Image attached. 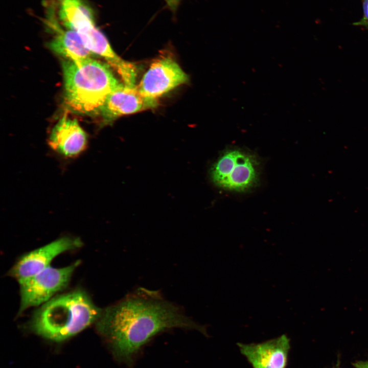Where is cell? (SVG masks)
I'll use <instances>...</instances> for the list:
<instances>
[{"label":"cell","mask_w":368,"mask_h":368,"mask_svg":"<svg viewBox=\"0 0 368 368\" xmlns=\"http://www.w3.org/2000/svg\"><path fill=\"white\" fill-rule=\"evenodd\" d=\"M96 323L115 356L129 365L139 350L160 332L181 328L207 335L205 327L187 316L178 306L159 292L143 288L102 310Z\"/></svg>","instance_id":"obj_1"},{"label":"cell","mask_w":368,"mask_h":368,"mask_svg":"<svg viewBox=\"0 0 368 368\" xmlns=\"http://www.w3.org/2000/svg\"><path fill=\"white\" fill-rule=\"evenodd\" d=\"M102 312L84 290L77 289L42 305L33 313L29 327L38 335L61 341L96 323Z\"/></svg>","instance_id":"obj_2"},{"label":"cell","mask_w":368,"mask_h":368,"mask_svg":"<svg viewBox=\"0 0 368 368\" xmlns=\"http://www.w3.org/2000/svg\"><path fill=\"white\" fill-rule=\"evenodd\" d=\"M62 68L64 103L76 113H100L108 95L121 83L108 64L92 58L79 64L64 60Z\"/></svg>","instance_id":"obj_3"},{"label":"cell","mask_w":368,"mask_h":368,"mask_svg":"<svg viewBox=\"0 0 368 368\" xmlns=\"http://www.w3.org/2000/svg\"><path fill=\"white\" fill-rule=\"evenodd\" d=\"M210 176L218 187L229 191H245L257 183L258 163L250 154L238 150H228L211 167Z\"/></svg>","instance_id":"obj_4"},{"label":"cell","mask_w":368,"mask_h":368,"mask_svg":"<svg viewBox=\"0 0 368 368\" xmlns=\"http://www.w3.org/2000/svg\"><path fill=\"white\" fill-rule=\"evenodd\" d=\"M79 264L80 261H77L61 268L50 266L19 281L20 302L18 314L31 307L43 305L65 288Z\"/></svg>","instance_id":"obj_5"},{"label":"cell","mask_w":368,"mask_h":368,"mask_svg":"<svg viewBox=\"0 0 368 368\" xmlns=\"http://www.w3.org/2000/svg\"><path fill=\"white\" fill-rule=\"evenodd\" d=\"M82 245L79 238L63 237L57 239L21 255L10 269L8 275L19 282L50 266L52 260L60 254Z\"/></svg>","instance_id":"obj_6"},{"label":"cell","mask_w":368,"mask_h":368,"mask_svg":"<svg viewBox=\"0 0 368 368\" xmlns=\"http://www.w3.org/2000/svg\"><path fill=\"white\" fill-rule=\"evenodd\" d=\"M188 81L187 75L171 57L163 56L152 63L137 86L145 97L157 100Z\"/></svg>","instance_id":"obj_7"},{"label":"cell","mask_w":368,"mask_h":368,"mask_svg":"<svg viewBox=\"0 0 368 368\" xmlns=\"http://www.w3.org/2000/svg\"><path fill=\"white\" fill-rule=\"evenodd\" d=\"M157 105V100L144 96L137 86L121 83L108 95L100 113L103 122L108 124L122 116L152 109Z\"/></svg>","instance_id":"obj_8"},{"label":"cell","mask_w":368,"mask_h":368,"mask_svg":"<svg viewBox=\"0 0 368 368\" xmlns=\"http://www.w3.org/2000/svg\"><path fill=\"white\" fill-rule=\"evenodd\" d=\"M237 345L253 368H285L287 365L290 343L286 335L261 343Z\"/></svg>","instance_id":"obj_9"},{"label":"cell","mask_w":368,"mask_h":368,"mask_svg":"<svg viewBox=\"0 0 368 368\" xmlns=\"http://www.w3.org/2000/svg\"><path fill=\"white\" fill-rule=\"evenodd\" d=\"M87 136L78 121L64 114L52 129L48 138L50 147L65 157L73 158L87 146Z\"/></svg>","instance_id":"obj_10"},{"label":"cell","mask_w":368,"mask_h":368,"mask_svg":"<svg viewBox=\"0 0 368 368\" xmlns=\"http://www.w3.org/2000/svg\"><path fill=\"white\" fill-rule=\"evenodd\" d=\"M45 23L53 33L48 46L54 53L77 64L91 58L93 54L84 45L79 35L72 30L63 29L52 11H49Z\"/></svg>","instance_id":"obj_11"},{"label":"cell","mask_w":368,"mask_h":368,"mask_svg":"<svg viewBox=\"0 0 368 368\" xmlns=\"http://www.w3.org/2000/svg\"><path fill=\"white\" fill-rule=\"evenodd\" d=\"M362 1L363 15L359 20L353 23V25L363 27L368 29V0Z\"/></svg>","instance_id":"obj_12"},{"label":"cell","mask_w":368,"mask_h":368,"mask_svg":"<svg viewBox=\"0 0 368 368\" xmlns=\"http://www.w3.org/2000/svg\"><path fill=\"white\" fill-rule=\"evenodd\" d=\"M181 0H165L168 8L173 13L176 11Z\"/></svg>","instance_id":"obj_13"},{"label":"cell","mask_w":368,"mask_h":368,"mask_svg":"<svg viewBox=\"0 0 368 368\" xmlns=\"http://www.w3.org/2000/svg\"><path fill=\"white\" fill-rule=\"evenodd\" d=\"M355 368H368V361H357L354 363Z\"/></svg>","instance_id":"obj_14"}]
</instances>
